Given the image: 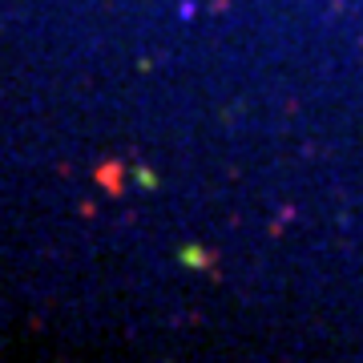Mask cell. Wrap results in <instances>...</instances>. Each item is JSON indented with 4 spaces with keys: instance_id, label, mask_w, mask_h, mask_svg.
<instances>
[{
    "instance_id": "1",
    "label": "cell",
    "mask_w": 363,
    "mask_h": 363,
    "mask_svg": "<svg viewBox=\"0 0 363 363\" xmlns=\"http://www.w3.org/2000/svg\"><path fill=\"white\" fill-rule=\"evenodd\" d=\"M182 262H186V267H206L210 259H206L198 247H186V250H182Z\"/></svg>"
}]
</instances>
